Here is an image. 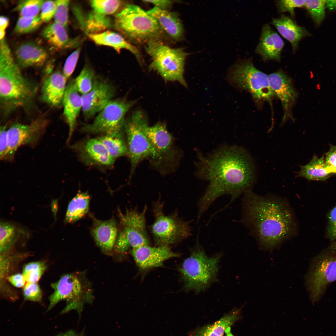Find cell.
Instances as JSON below:
<instances>
[{"label": "cell", "mask_w": 336, "mask_h": 336, "mask_svg": "<svg viewBox=\"0 0 336 336\" xmlns=\"http://www.w3.org/2000/svg\"><path fill=\"white\" fill-rule=\"evenodd\" d=\"M196 174L208 182L197 203L198 221L215 201L224 195L231 198L226 209L235 199L251 190L255 182V170L251 157L236 146L223 145L206 156L197 152Z\"/></svg>", "instance_id": "6da1fadb"}, {"label": "cell", "mask_w": 336, "mask_h": 336, "mask_svg": "<svg viewBox=\"0 0 336 336\" xmlns=\"http://www.w3.org/2000/svg\"><path fill=\"white\" fill-rule=\"evenodd\" d=\"M240 222L249 229L259 249L269 252L296 236L298 230L296 216L286 199L259 195L251 190L244 194Z\"/></svg>", "instance_id": "7a4b0ae2"}, {"label": "cell", "mask_w": 336, "mask_h": 336, "mask_svg": "<svg viewBox=\"0 0 336 336\" xmlns=\"http://www.w3.org/2000/svg\"><path fill=\"white\" fill-rule=\"evenodd\" d=\"M0 45L1 105L7 113L30 105L37 87L23 76L4 39L0 40Z\"/></svg>", "instance_id": "3957f363"}, {"label": "cell", "mask_w": 336, "mask_h": 336, "mask_svg": "<svg viewBox=\"0 0 336 336\" xmlns=\"http://www.w3.org/2000/svg\"><path fill=\"white\" fill-rule=\"evenodd\" d=\"M115 28L125 39L144 45L150 41L163 43L170 37L156 20L137 5H125L115 15Z\"/></svg>", "instance_id": "277c9868"}, {"label": "cell", "mask_w": 336, "mask_h": 336, "mask_svg": "<svg viewBox=\"0 0 336 336\" xmlns=\"http://www.w3.org/2000/svg\"><path fill=\"white\" fill-rule=\"evenodd\" d=\"M222 256L221 253H218L212 257L207 256L197 239L189 256L179 269L184 289L198 293L207 289L216 280Z\"/></svg>", "instance_id": "5b68a950"}, {"label": "cell", "mask_w": 336, "mask_h": 336, "mask_svg": "<svg viewBox=\"0 0 336 336\" xmlns=\"http://www.w3.org/2000/svg\"><path fill=\"white\" fill-rule=\"evenodd\" d=\"M151 57L149 70L156 71L166 81H177L184 86L185 61L189 53L182 48H172L162 42L150 41L144 45Z\"/></svg>", "instance_id": "8992f818"}, {"label": "cell", "mask_w": 336, "mask_h": 336, "mask_svg": "<svg viewBox=\"0 0 336 336\" xmlns=\"http://www.w3.org/2000/svg\"><path fill=\"white\" fill-rule=\"evenodd\" d=\"M148 126L146 117L140 111L135 112L129 119L125 122L124 129L126 136L128 154L131 164L130 178L143 160L150 158L154 162H160L158 156L146 134Z\"/></svg>", "instance_id": "52a82bcc"}, {"label": "cell", "mask_w": 336, "mask_h": 336, "mask_svg": "<svg viewBox=\"0 0 336 336\" xmlns=\"http://www.w3.org/2000/svg\"><path fill=\"white\" fill-rule=\"evenodd\" d=\"M336 280V242L331 243L312 260L305 276L306 286L311 301L320 299L329 284Z\"/></svg>", "instance_id": "ba28073f"}, {"label": "cell", "mask_w": 336, "mask_h": 336, "mask_svg": "<svg viewBox=\"0 0 336 336\" xmlns=\"http://www.w3.org/2000/svg\"><path fill=\"white\" fill-rule=\"evenodd\" d=\"M153 210L154 220L151 231L156 246H169L191 235V222L185 221L174 213L165 214L160 198L153 204Z\"/></svg>", "instance_id": "9c48e42d"}, {"label": "cell", "mask_w": 336, "mask_h": 336, "mask_svg": "<svg viewBox=\"0 0 336 336\" xmlns=\"http://www.w3.org/2000/svg\"><path fill=\"white\" fill-rule=\"evenodd\" d=\"M228 77L237 87L250 92L257 101L270 100L275 95L268 76L257 69L251 59L241 60L230 68Z\"/></svg>", "instance_id": "30bf717a"}, {"label": "cell", "mask_w": 336, "mask_h": 336, "mask_svg": "<svg viewBox=\"0 0 336 336\" xmlns=\"http://www.w3.org/2000/svg\"><path fill=\"white\" fill-rule=\"evenodd\" d=\"M123 99H112L98 114L92 123L84 124L82 132L115 135L123 131L124 116L135 103Z\"/></svg>", "instance_id": "8fae6325"}, {"label": "cell", "mask_w": 336, "mask_h": 336, "mask_svg": "<svg viewBox=\"0 0 336 336\" xmlns=\"http://www.w3.org/2000/svg\"><path fill=\"white\" fill-rule=\"evenodd\" d=\"M51 287L54 291L49 296L48 310L51 309L59 301L65 300L67 301V305L61 313H65L75 310L80 315L83 303L81 298L82 286L77 277L71 274L64 275L57 281L52 283Z\"/></svg>", "instance_id": "7c38bea8"}, {"label": "cell", "mask_w": 336, "mask_h": 336, "mask_svg": "<svg viewBox=\"0 0 336 336\" xmlns=\"http://www.w3.org/2000/svg\"><path fill=\"white\" fill-rule=\"evenodd\" d=\"M48 123L47 120L40 118L29 124H13L7 129L8 149L6 160H12L17 149L22 145H33L38 141Z\"/></svg>", "instance_id": "4fadbf2b"}, {"label": "cell", "mask_w": 336, "mask_h": 336, "mask_svg": "<svg viewBox=\"0 0 336 336\" xmlns=\"http://www.w3.org/2000/svg\"><path fill=\"white\" fill-rule=\"evenodd\" d=\"M115 93V88L111 83L102 77L95 76L91 90L82 95L85 119H89L98 114L112 100Z\"/></svg>", "instance_id": "5bb4252c"}, {"label": "cell", "mask_w": 336, "mask_h": 336, "mask_svg": "<svg viewBox=\"0 0 336 336\" xmlns=\"http://www.w3.org/2000/svg\"><path fill=\"white\" fill-rule=\"evenodd\" d=\"M118 234L114 247L116 250L124 252L129 248L134 249L149 245L146 222L139 219H133L126 222Z\"/></svg>", "instance_id": "9a60e30c"}, {"label": "cell", "mask_w": 336, "mask_h": 336, "mask_svg": "<svg viewBox=\"0 0 336 336\" xmlns=\"http://www.w3.org/2000/svg\"><path fill=\"white\" fill-rule=\"evenodd\" d=\"M131 254L138 267L143 270L161 267L167 260L180 256L167 245H144L132 249Z\"/></svg>", "instance_id": "2e32d148"}, {"label": "cell", "mask_w": 336, "mask_h": 336, "mask_svg": "<svg viewBox=\"0 0 336 336\" xmlns=\"http://www.w3.org/2000/svg\"><path fill=\"white\" fill-rule=\"evenodd\" d=\"M270 86L275 95L281 100L284 109L283 122L292 118V108L295 102L297 94L291 81L283 72L280 70L268 76Z\"/></svg>", "instance_id": "e0dca14e"}, {"label": "cell", "mask_w": 336, "mask_h": 336, "mask_svg": "<svg viewBox=\"0 0 336 336\" xmlns=\"http://www.w3.org/2000/svg\"><path fill=\"white\" fill-rule=\"evenodd\" d=\"M80 94L75 85L74 80H71L67 85L62 102L63 115L69 127L68 143L71 140L77 118L82 109V101Z\"/></svg>", "instance_id": "ac0fdd59"}, {"label": "cell", "mask_w": 336, "mask_h": 336, "mask_svg": "<svg viewBox=\"0 0 336 336\" xmlns=\"http://www.w3.org/2000/svg\"><path fill=\"white\" fill-rule=\"evenodd\" d=\"M284 42L278 34L268 24L264 25L256 52L264 61H279Z\"/></svg>", "instance_id": "d6986e66"}, {"label": "cell", "mask_w": 336, "mask_h": 336, "mask_svg": "<svg viewBox=\"0 0 336 336\" xmlns=\"http://www.w3.org/2000/svg\"><path fill=\"white\" fill-rule=\"evenodd\" d=\"M147 136L158 156L160 161L163 158L172 156L174 139L167 130L166 125L158 123L147 127Z\"/></svg>", "instance_id": "ffe728a7"}, {"label": "cell", "mask_w": 336, "mask_h": 336, "mask_svg": "<svg viewBox=\"0 0 336 336\" xmlns=\"http://www.w3.org/2000/svg\"><path fill=\"white\" fill-rule=\"evenodd\" d=\"M67 79L63 72H54L45 79L42 87L43 100L53 106L62 104L66 85Z\"/></svg>", "instance_id": "44dd1931"}, {"label": "cell", "mask_w": 336, "mask_h": 336, "mask_svg": "<svg viewBox=\"0 0 336 336\" xmlns=\"http://www.w3.org/2000/svg\"><path fill=\"white\" fill-rule=\"evenodd\" d=\"M147 12L156 20L170 37L176 41L182 40L184 30L176 13L162 10L155 7Z\"/></svg>", "instance_id": "7402d4cb"}, {"label": "cell", "mask_w": 336, "mask_h": 336, "mask_svg": "<svg viewBox=\"0 0 336 336\" xmlns=\"http://www.w3.org/2000/svg\"><path fill=\"white\" fill-rule=\"evenodd\" d=\"M15 54L17 63L19 66L24 68L42 66L48 57V53L43 47L32 42L20 44Z\"/></svg>", "instance_id": "603a6c76"}, {"label": "cell", "mask_w": 336, "mask_h": 336, "mask_svg": "<svg viewBox=\"0 0 336 336\" xmlns=\"http://www.w3.org/2000/svg\"><path fill=\"white\" fill-rule=\"evenodd\" d=\"M91 233L97 244L103 250H111L118 235V227L113 219L96 221L91 229Z\"/></svg>", "instance_id": "cb8c5ba5"}, {"label": "cell", "mask_w": 336, "mask_h": 336, "mask_svg": "<svg viewBox=\"0 0 336 336\" xmlns=\"http://www.w3.org/2000/svg\"><path fill=\"white\" fill-rule=\"evenodd\" d=\"M272 23L282 36L290 42L293 52L297 49L300 41L309 35L304 28L297 25L291 18L284 15L273 19Z\"/></svg>", "instance_id": "d4e9b609"}, {"label": "cell", "mask_w": 336, "mask_h": 336, "mask_svg": "<svg viewBox=\"0 0 336 336\" xmlns=\"http://www.w3.org/2000/svg\"><path fill=\"white\" fill-rule=\"evenodd\" d=\"M88 35L97 44L110 47L119 53L122 49H126L133 54L138 59H140L138 49L121 34L110 30H105L98 33L89 34Z\"/></svg>", "instance_id": "484cf974"}, {"label": "cell", "mask_w": 336, "mask_h": 336, "mask_svg": "<svg viewBox=\"0 0 336 336\" xmlns=\"http://www.w3.org/2000/svg\"><path fill=\"white\" fill-rule=\"evenodd\" d=\"M81 153L82 157L86 161L99 165L111 166L115 161L99 139L88 140L82 148Z\"/></svg>", "instance_id": "4316f807"}, {"label": "cell", "mask_w": 336, "mask_h": 336, "mask_svg": "<svg viewBox=\"0 0 336 336\" xmlns=\"http://www.w3.org/2000/svg\"><path fill=\"white\" fill-rule=\"evenodd\" d=\"M42 35L49 43L59 49L73 47L77 45L78 38L72 39L69 37L66 28L54 22L46 26L42 30Z\"/></svg>", "instance_id": "83f0119b"}, {"label": "cell", "mask_w": 336, "mask_h": 336, "mask_svg": "<svg viewBox=\"0 0 336 336\" xmlns=\"http://www.w3.org/2000/svg\"><path fill=\"white\" fill-rule=\"evenodd\" d=\"M240 312L239 309L233 310L214 323L191 331L189 336H223L226 329L239 319Z\"/></svg>", "instance_id": "f1b7e54d"}, {"label": "cell", "mask_w": 336, "mask_h": 336, "mask_svg": "<svg viewBox=\"0 0 336 336\" xmlns=\"http://www.w3.org/2000/svg\"><path fill=\"white\" fill-rule=\"evenodd\" d=\"M333 174L326 164L324 156H313L307 164L301 166L297 176L302 177L309 180H326Z\"/></svg>", "instance_id": "f546056e"}, {"label": "cell", "mask_w": 336, "mask_h": 336, "mask_svg": "<svg viewBox=\"0 0 336 336\" xmlns=\"http://www.w3.org/2000/svg\"><path fill=\"white\" fill-rule=\"evenodd\" d=\"M90 197L88 192L79 193L70 201L65 218L67 223H72L83 217L88 212Z\"/></svg>", "instance_id": "4dcf8cb0"}, {"label": "cell", "mask_w": 336, "mask_h": 336, "mask_svg": "<svg viewBox=\"0 0 336 336\" xmlns=\"http://www.w3.org/2000/svg\"><path fill=\"white\" fill-rule=\"evenodd\" d=\"M98 139L104 145L110 156L114 160L128 154L127 142L124 137L123 131L117 134H105Z\"/></svg>", "instance_id": "1f68e13d"}, {"label": "cell", "mask_w": 336, "mask_h": 336, "mask_svg": "<svg viewBox=\"0 0 336 336\" xmlns=\"http://www.w3.org/2000/svg\"><path fill=\"white\" fill-rule=\"evenodd\" d=\"M83 25L87 34H94L102 32L111 27L112 22L109 16L91 10L87 15Z\"/></svg>", "instance_id": "d6a6232c"}, {"label": "cell", "mask_w": 336, "mask_h": 336, "mask_svg": "<svg viewBox=\"0 0 336 336\" xmlns=\"http://www.w3.org/2000/svg\"><path fill=\"white\" fill-rule=\"evenodd\" d=\"M16 230L12 224L1 222L0 225V251L6 253L12 246L16 238Z\"/></svg>", "instance_id": "836d02e7"}, {"label": "cell", "mask_w": 336, "mask_h": 336, "mask_svg": "<svg viewBox=\"0 0 336 336\" xmlns=\"http://www.w3.org/2000/svg\"><path fill=\"white\" fill-rule=\"evenodd\" d=\"M95 77L94 70L86 65L74 79L75 85L82 95L89 92L91 90Z\"/></svg>", "instance_id": "e575fe53"}, {"label": "cell", "mask_w": 336, "mask_h": 336, "mask_svg": "<svg viewBox=\"0 0 336 336\" xmlns=\"http://www.w3.org/2000/svg\"><path fill=\"white\" fill-rule=\"evenodd\" d=\"M89 2L92 10L109 16L118 11L124 3L118 0H92Z\"/></svg>", "instance_id": "d590c367"}, {"label": "cell", "mask_w": 336, "mask_h": 336, "mask_svg": "<svg viewBox=\"0 0 336 336\" xmlns=\"http://www.w3.org/2000/svg\"><path fill=\"white\" fill-rule=\"evenodd\" d=\"M46 268V265L44 261L31 262L24 266L22 274L27 282L37 283Z\"/></svg>", "instance_id": "8d00e7d4"}, {"label": "cell", "mask_w": 336, "mask_h": 336, "mask_svg": "<svg viewBox=\"0 0 336 336\" xmlns=\"http://www.w3.org/2000/svg\"><path fill=\"white\" fill-rule=\"evenodd\" d=\"M42 22L40 16L34 17L20 16L16 25L14 30L19 34L33 32L38 29Z\"/></svg>", "instance_id": "74e56055"}, {"label": "cell", "mask_w": 336, "mask_h": 336, "mask_svg": "<svg viewBox=\"0 0 336 336\" xmlns=\"http://www.w3.org/2000/svg\"><path fill=\"white\" fill-rule=\"evenodd\" d=\"M44 0H26L20 1L16 7L20 16L34 17L38 16Z\"/></svg>", "instance_id": "f35d334b"}, {"label": "cell", "mask_w": 336, "mask_h": 336, "mask_svg": "<svg viewBox=\"0 0 336 336\" xmlns=\"http://www.w3.org/2000/svg\"><path fill=\"white\" fill-rule=\"evenodd\" d=\"M305 7L315 22L320 24L325 16V0H305Z\"/></svg>", "instance_id": "ab89813d"}, {"label": "cell", "mask_w": 336, "mask_h": 336, "mask_svg": "<svg viewBox=\"0 0 336 336\" xmlns=\"http://www.w3.org/2000/svg\"><path fill=\"white\" fill-rule=\"evenodd\" d=\"M56 9L54 18V22L60 24L66 28L68 21V7L70 1L56 0Z\"/></svg>", "instance_id": "60d3db41"}, {"label": "cell", "mask_w": 336, "mask_h": 336, "mask_svg": "<svg viewBox=\"0 0 336 336\" xmlns=\"http://www.w3.org/2000/svg\"><path fill=\"white\" fill-rule=\"evenodd\" d=\"M23 293L25 300L40 302L42 297V292L37 283L27 282L24 287Z\"/></svg>", "instance_id": "b9f144b4"}, {"label": "cell", "mask_w": 336, "mask_h": 336, "mask_svg": "<svg viewBox=\"0 0 336 336\" xmlns=\"http://www.w3.org/2000/svg\"><path fill=\"white\" fill-rule=\"evenodd\" d=\"M80 50V49L78 48L74 51L68 57L65 62L62 72L67 80L69 78L75 70Z\"/></svg>", "instance_id": "7bdbcfd3"}, {"label": "cell", "mask_w": 336, "mask_h": 336, "mask_svg": "<svg viewBox=\"0 0 336 336\" xmlns=\"http://www.w3.org/2000/svg\"><path fill=\"white\" fill-rule=\"evenodd\" d=\"M277 3L280 12H288L293 17L295 15V8L305 7V0H279Z\"/></svg>", "instance_id": "ee69618b"}, {"label": "cell", "mask_w": 336, "mask_h": 336, "mask_svg": "<svg viewBox=\"0 0 336 336\" xmlns=\"http://www.w3.org/2000/svg\"><path fill=\"white\" fill-rule=\"evenodd\" d=\"M327 217L326 237L331 242H336V206L330 210Z\"/></svg>", "instance_id": "f6af8a7d"}, {"label": "cell", "mask_w": 336, "mask_h": 336, "mask_svg": "<svg viewBox=\"0 0 336 336\" xmlns=\"http://www.w3.org/2000/svg\"><path fill=\"white\" fill-rule=\"evenodd\" d=\"M56 7V0L44 1L41 7L40 15L42 22H48L54 18Z\"/></svg>", "instance_id": "bcb514c9"}, {"label": "cell", "mask_w": 336, "mask_h": 336, "mask_svg": "<svg viewBox=\"0 0 336 336\" xmlns=\"http://www.w3.org/2000/svg\"><path fill=\"white\" fill-rule=\"evenodd\" d=\"M7 129L5 125L0 127V157L1 160H6L7 159L8 149L7 138Z\"/></svg>", "instance_id": "7dc6e473"}, {"label": "cell", "mask_w": 336, "mask_h": 336, "mask_svg": "<svg viewBox=\"0 0 336 336\" xmlns=\"http://www.w3.org/2000/svg\"><path fill=\"white\" fill-rule=\"evenodd\" d=\"M324 159L333 174H336V146L330 145L329 150L325 154Z\"/></svg>", "instance_id": "c3c4849f"}, {"label": "cell", "mask_w": 336, "mask_h": 336, "mask_svg": "<svg viewBox=\"0 0 336 336\" xmlns=\"http://www.w3.org/2000/svg\"><path fill=\"white\" fill-rule=\"evenodd\" d=\"M142 1L144 3L152 4L154 7L164 10H168L174 2V1L170 0H143Z\"/></svg>", "instance_id": "681fc988"}, {"label": "cell", "mask_w": 336, "mask_h": 336, "mask_svg": "<svg viewBox=\"0 0 336 336\" xmlns=\"http://www.w3.org/2000/svg\"><path fill=\"white\" fill-rule=\"evenodd\" d=\"M8 280L12 285L18 288L24 287L26 281L22 274L20 273L10 276L8 277Z\"/></svg>", "instance_id": "f907efd6"}, {"label": "cell", "mask_w": 336, "mask_h": 336, "mask_svg": "<svg viewBox=\"0 0 336 336\" xmlns=\"http://www.w3.org/2000/svg\"><path fill=\"white\" fill-rule=\"evenodd\" d=\"M56 336H85L82 332L77 333L72 330H70L65 332L57 334Z\"/></svg>", "instance_id": "816d5d0a"}, {"label": "cell", "mask_w": 336, "mask_h": 336, "mask_svg": "<svg viewBox=\"0 0 336 336\" xmlns=\"http://www.w3.org/2000/svg\"><path fill=\"white\" fill-rule=\"evenodd\" d=\"M8 18L4 16H2L0 17V31H5L6 28L9 24Z\"/></svg>", "instance_id": "f5cc1de1"}, {"label": "cell", "mask_w": 336, "mask_h": 336, "mask_svg": "<svg viewBox=\"0 0 336 336\" xmlns=\"http://www.w3.org/2000/svg\"><path fill=\"white\" fill-rule=\"evenodd\" d=\"M326 8L330 10L336 9V0H325Z\"/></svg>", "instance_id": "db71d44e"}, {"label": "cell", "mask_w": 336, "mask_h": 336, "mask_svg": "<svg viewBox=\"0 0 336 336\" xmlns=\"http://www.w3.org/2000/svg\"><path fill=\"white\" fill-rule=\"evenodd\" d=\"M58 201L57 200H54L51 203V209L54 214V216L55 217L57 214L58 208Z\"/></svg>", "instance_id": "11a10c76"}, {"label": "cell", "mask_w": 336, "mask_h": 336, "mask_svg": "<svg viewBox=\"0 0 336 336\" xmlns=\"http://www.w3.org/2000/svg\"><path fill=\"white\" fill-rule=\"evenodd\" d=\"M231 327L230 326L228 327L225 330V333L226 336H234L231 332Z\"/></svg>", "instance_id": "9f6ffc18"}]
</instances>
